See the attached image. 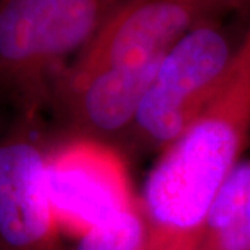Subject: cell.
I'll use <instances>...</instances> for the list:
<instances>
[{"label":"cell","mask_w":250,"mask_h":250,"mask_svg":"<svg viewBox=\"0 0 250 250\" xmlns=\"http://www.w3.org/2000/svg\"><path fill=\"white\" fill-rule=\"evenodd\" d=\"M249 7L250 0H126L65 74L157 62L190 31Z\"/></svg>","instance_id":"obj_5"},{"label":"cell","mask_w":250,"mask_h":250,"mask_svg":"<svg viewBox=\"0 0 250 250\" xmlns=\"http://www.w3.org/2000/svg\"><path fill=\"white\" fill-rule=\"evenodd\" d=\"M249 250H250V249H249Z\"/></svg>","instance_id":"obj_11"},{"label":"cell","mask_w":250,"mask_h":250,"mask_svg":"<svg viewBox=\"0 0 250 250\" xmlns=\"http://www.w3.org/2000/svg\"><path fill=\"white\" fill-rule=\"evenodd\" d=\"M45 189L62 234L74 241L137 205L121 152L89 137L49 150Z\"/></svg>","instance_id":"obj_4"},{"label":"cell","mask_w":250,"mask_h":250,"mask_svg":"<svg viewBox=\"0 0 250 250\" xmlns=\"http://www.w3.org/2000/svg\"><path fill=\"white\" fill-rule=\"evenodd\" d=\"M74 250H147V229L139 204L76 239Z\"/></svg>","instance_id":"obj_9"},{"label":"cell","mask_w":250,"mask_h":250,"mask_svg":"<svg viewBox=\"0 0 250 250\" xmlns=\"http://www.w3.org/2000/svg\"><path fill=\"white\" fill-rule=\"evenodd\" d=\"M0 2H2V0H0Z\"/></svg>","instance_id":"obj_10"},{"label":"cell","mask_w":250,"mask_h":250,"mask_svg":"<svg viewBox=\"0 0 250 250\" xmlns=\"http://www.w3.org/2000/svg\"><path fill=\"white\" fill-rule=\"evenodd\" d=\"M160 60L134 68L65 74L55 89L52 107L62 113L71 136L116 146L123 137L129 139Z\"/></svg>","instance_id":"obj_7"},{"label":"cell","mask_w":250,"mask_h":250,"mask_svg":"<svg viewBox=\"0 0 250 250\" xmlns=\"http://www.w3.org/2000/svg\"><path fill=\"white\" fill-rule=\"evenodd\" d=\"M31 125L0 141V250H63L45 189L49 150Z\"/></svg>","instance_id":"obj_6"},{"label":"cell","mask_w":250,"mask_h":250,"mask_svg":"<svg viewBox=\"0 0 250 250\" xmlns=\"http://www.w3.org/2000/svg\"><path fill=\"white\" fill-rule=\"evenodd\" d=\"M250 134V26L211 102L162 150L137 200L147 250H195L215 197Z\"/></svg>","instance_id":"obj_1"},{"label":"cell","mask_w":250,"mask_h":250,"mask_svg":"<svg viewBox=\"0 0 250 250\" xmlns=\"http://www.w3.org/2000/svg\"><path fill=\"white\" fill-rule=\"evenodd\" d=\"M236 49L220 21L179 39L163 55L144 94L129 141L160 150L176 141L220 90Z\"/></svg>","instance_id":"obj_3"},{"label":"cell","mask_w":250,"mask_h":250,"mask_svg":"<svg viewBox=\"0 0 250 250\" xmlns=\"http://www.w3.org/2000/svg\"><path fill=\"white\" fill-rule=\"evenodd\" d=\"M126 0H2L0 87L23 115L52 107L79 54Z\"/></svg>","instance_id":"obj_2"},{"label":"cell","mask_w":250,"mask_h":250,"mask_svg":"<svg viewBox=\"0 0 250 250\" xmlns=\"http://www.w3.org/2000/svg\"><path fill=\"white\" fill-rule=\"evenodd\" d=\"M250 249V158H242L215 197L195 250Z\"/></svg>","instance_id":"obj_8"}]
</instances>
